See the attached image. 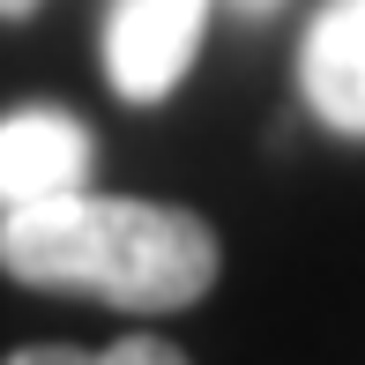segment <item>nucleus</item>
<instances>
[{
  "instance_id": "7ed1b4c3",
  "label": "nucleus",
  "mask_w": 365,
  "mask_h": 365,
  "mask_svg": "<svg viewBox=\"0 0 365 365\" xmlns=\"http://www.w3.org/2000/svg\"><path fill=\"white\" fill-rule=\"evenodd\" d=\"M90 127L75 112H53V105H30V112H8L0 120V209H23V202H45V194H75L90 179Z\"/></svg>"
},
{
  "instance_id": "f257e3e1",
  "label": "nucleus",
  "mask_w": 365,
  "mask_h": 365,
  "mask_svg": "<svg viewBox=\"0 0 365 365\" xmlns=\"http://www.w3.org/2000/svg\"><path fill=\"white\" fill-rule=\"evenodd\" d=\"M0 269L38 291H97L127 313H179L217 284V231L172 202L75 187L0 209Z\"/></svg>"
},
{
  "instance_id": "39448f33",
  "label": "nucleus",
  "mask_w": 365,
  "mask_h": 365,
  "mask_svg": "<svg viewBox=\"0 0 365 365\" xmlns=\"http://www.w3.org/2000/svg\"><path fill=\"white\" fill-rule=\"evenodd\" d=\"M0 365H194L179 343L164 336H120L112 351H75V343H23V351H8Z\"/></svg>"
},
{
  "instance_id": "0eeeda50",
  "label": "nucleus",
  "mask_w": 365,
  "mask_h": 365,
  "mask_svg": "<svg viewBox=\"0 0 365 365\" xmlns=\"http://www.w3.org/2000/svg\"><path fill=\"white\" fill-rule=\"evenodd\" d=\"M30 8H38V0H0V15H30Z\"/></svg>"
},
{
  "instance_id": "f03ea898",
  "label": "nucleus",
  "mask_w": 365,
  "mask_h": 365,
  "mask_svg": "<svg viewBox=\"0 0 365 365\" xmlns=\"http://www.w3.org/2000/svg\"><path fill=\"white\" fill-rule=\"evenodd\" d=\"M209 30V0H112L105 15V75L127 105H157L187 82Z\"/></svg>"
},
{
  "instance_id": "423d86ee",
  "label": "nucleus",
  "mask_w": 365,
  "mask_h": 365,
  "mask_svg": "<svg viewBox=\"0 0 365 365\" xmlns=\"http://www.w3.org/2000/svg\"><path fill=\"white\" fill-rule=\"evenodd\" d=\"M231 8H239V15H276L284 0H231Z\"/></svg>"
},
{
  "instance_id": "20e7f679",
  "label": "nucleus",
  "mask_w": 365,
  "mask_h": 365,
  "mask_svg": "<svg viewBox=\"0 0 365 365\" xmlns=\"http://www.w3.org/2000/svg\"><path fill=\"white\" fill-rule=\"evenodd\" d=\"M298 90L313 120L365 142V0H328L298 45Z\"/></svg>"
}]
</instances>
